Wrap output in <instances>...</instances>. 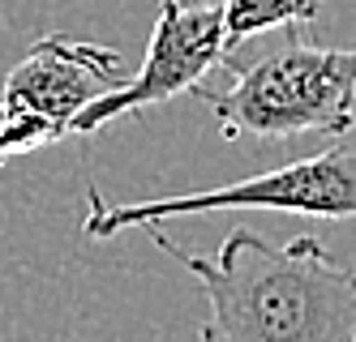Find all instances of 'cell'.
<instances>
[{"label":"cell","instance_id":"6da1fadb","mask_svg":"<svg viewBox=\"0 0 356 342\" xmlns=\"http://www.w3.org/2000/svg\"><path fill=\"white\" fill-rule=\"evenodd\" d=\"M150 244L176 257L211 304L197 342H356V270L314 235L270 244L236 227L215 257L176 248L159 223Z\"/></svg>","mask_w":356,"mask_h":342},{"label":"cell","instance_id":"7a4b0ae2","mask_svg":"<svg viewBox=\"0 0 356 342\" xmlns=\"http://www.w3.org/2000/svg\"><path fill=\"white\" fill-rule=\"evenodd\" d=\"M227 142L348 137L356 124V47H309L296 39L245 65L227 90H202Z\"/></svg>","mask_w":356,"mask_h":342},{"label":"cell","instance_id":"3957f363","mask_svg":"<svg viewBox=\"0 0 356 342\" xmlns=\"http://www.w3.org/2000/svg\"><path fill=\"white\" fill-rule=\"evenodd\" d=\"M86 201H90L82 223L86 240H112L129 227L185 214H215V210H279V214H309V219H356V142H339L322 154H309V159L284 163L236 184H219L207 193L112 205L95 184H86Z\"/></svg>","mask_w":356,"mask_h":342},{"label":"cell","instance_id":"277c9868","mask_svg":"<svg viewBox=\"0 0 356 342\" xmlns=\"http://www.w3.org/2000/svg\"><path fill=\"white\" fill-rule=\"evenodd\" d=\"M124 82L120 51L86 39L43 35L22 56L0 90L5 108V159L31 154L39 146L60 142L95 99H104Z\"/></svg>","mask_w":356,"mask_h":342},{"label":"cell","instance_id":"5b68a950","mask_svg":"<svg viewBox=\"0 0 356 342\" xmlns=\"http://www.w3.org/2000/svg\"><path fill=\"white\" fill-rule=\"evenodd\" d=\"M232 51L223 43V9L207 5V9H176L163 0V9L155 17L150 31V47L146 60L134 77H124L116 90H108L104 99H95L90 108L73 120L69 133H99L104 124L146 112L155 103H168L176 94H189L202 86V77L211 69H219Z\"/></svg>","mask_w":356,"mask_h":342},{"label":"cell","instance_id":"8992f818","mask_svg":"<svg viewBox=\"0 0 356 342\" xmlns=\"http://www.w3.org/2000/svg\"><path fill=\"white\" fill-rule=\"evenodd\" d=\"M223 9V43L227 51H236L253 35H266L275 26H305L322 13V0H219Z\"/></svg>","mask_w":356,"mask_h":342},{"label":"cell","instance_id":"52a82bcc","mask_svg":"<svg viewBox=\"0 0 356 342\" xmlns=\"http://www.w3.org/2000/svg\"><path fill=\"white\" fill-rule=\"evenodd\" d=\"M176 9H207V5H219V0H168Z\"/></svg>","mask_w":356,"mask_h":342},{"label":"cell","instance_id":"ba28073f","mask_svg":"<svg viewBox=\"0 0 356 342\" xmlns=\"http://www.w3.org/2000/svg\"><path fill=\"white\" fill-rule=\"evenodd\" d=\"M0 133H5V108H0ZM0 163H9L5 159V142H0Z\"/></svg>","mask_w":356,"mask_h":342}]
</instances>
